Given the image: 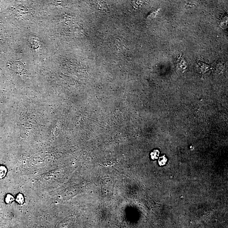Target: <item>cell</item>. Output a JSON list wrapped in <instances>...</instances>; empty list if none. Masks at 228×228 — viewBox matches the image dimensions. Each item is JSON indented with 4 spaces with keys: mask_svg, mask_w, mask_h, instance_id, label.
Listing matches in <instances>:
<instances>
[{
    "mask_svg": "<svg viewBox=\"0 0 228 228\" xmlns=\"http://www.w3.org/2000/svg\"><path fill=\"white\" fill-rule=\"evenodd\" d=\"M166 161H167V159L165 157V156L161 157L159 159V164L160 165H164L166 164Z\"/></svg>",
    "mask_w": 228,
    "mask_h": 228,
    "instance_id": "3",
    "label": "cell"
},
{
    "mask_svg": "<svg viewBox=\"0 0 228 228\" xmlns=\"http://www.w3.org/2000/svg\"><path fill=\"white\" fill-rule=\"evenodd\" d=\"M159 152L157 150L154 151L153 153H151V156L153 159H156L158 158Z\"/></svg>",
    "mask_w": 228,
    "mask_h": 228,
    "instance_id": "1",
    "label": "cell"
},
{
    "mask_svg": "<svg viewBox=\"0 0 228 228\" xmlns=\"http://www.w3.org/2000/svg\"><path fill=\"white\" fill-rule=\"evenodd\" d=\"M6 171V169L4 167H0V178H2L5 176Z\"/></svg>",
    "mask_w": 228,
    "mask_h": 228,
    "instance_id": "2",
    "label": "cell"
}]
</instances>
